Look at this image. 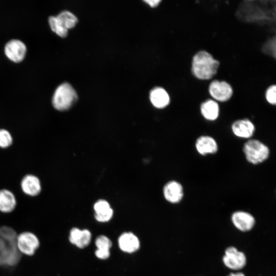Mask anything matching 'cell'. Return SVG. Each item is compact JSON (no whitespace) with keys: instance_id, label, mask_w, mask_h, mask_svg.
<instances>
[{"instance_id":"obj_5","label":"cell","mask_w":276,"mask_h":276,"mask_svg":"<svg viewBox=\"0 0 276 276\" xmlns=\"http://www.w3.org/2000/svg\"><path fill=\"white\" fill-rule=\"evenodd\" d=\"M208 92L213 100L222 103L231 99L234 90L232 85L227 82L214 79L209 84Z\"/></svg>"},{"instance_id":"obj_11","label":"cell","mask_w":276,"mask_h":276,"mask_svg":"<svg viewBox=\"0 0 276 276\" xmlns=\"http://www.w3.org/2000/svg\"><path fill=\"white\" fill-rule=\"evenodd\" d=\"M232 220L234 225L239 230L243 232L250 230L255 225V220L249 213L243 211H237L232 216Z\"/></svg>"},{"instance_id":"obj_6","label":"cell","mask_w":276,"mask_h":276,"mask_svg":"<svg viewBox=\"0 0 276 276\" xmlns=\"http://www.w3.org/2000/svg\"><path fill=\"white\" fill-rule=\"evenodd\" d=\"M4 52L6 56L14 62H19L25 58L27 53L26 44L21 40L13 39L8 41L5 45Z\"/></svg>"},{"instance_id":"obj_20","label":"cell","mask_w":276,"mask_h":276,"mask_svg":"<svg viewBox=\"0 0 276 276\" xmlns=\"http://www.w3.org/2000/svg\"><path fill=\"white\" fill-rule=\"evenodd\" d=\"M56 16L61 25L67 30L74 27L78 21L77 17L68 11H62Z\"/></svg>"},{"instance_id":"obj_18","label":"cell","mask_w":276,"mask_h":276,"mask_svg":"<svg viewBox=\"0 0 276 276\" xmlns=\"http://www.w3.org/2000/svg\"><path fill=\"white\" fill-rule=\"evenodd\" d=\"M150 101L154 106L163 108L168 106L170 101V96L167 91L162 87H156L150 94Z\"/></svg>"},{"instance_id":"obj_16","label":"cell","mask_w":276,"mask_h":276,"mask_svg":"<svg viewBox=\"0 0 276 276\" xmlns=\"http://www.w3.org/2000/svg\"><path fill=\"white\" fill-rule=\"evenodd\" d=\"M21 187L25 193L32 196L37 195L41 190L39 179L33 175L25 176L21 180Z\"/></svg>"},{"instance_id":"obj_17","label":"cell","mask_w":276,"mask_h":276,"mask_svg":"<svg viewBox=\"0 0 276 276\" xmlns=\"http://www.w3.org/2000/svg\"><path fill=\"white\" fill-rule=\"evenodd\" d=\"M95 211V218L99 222H104L109 221L113 215V210L107 201L99 200L94 206Z\"/></svg>"},{"instance_id":"obj_3","label":"cell","mask_w":276,"mask_h":276,"mask_svg":"<svg viewBox=\"0 0 276 276\" xmlns=\"http://www.w3.org/2000/svg\"><path fill=\"white\" fill-rule=\"evenodd\" d=\"M243 151L246 160L257 165L263 163L269 157L270 151L263 143L256 139L248 140L243 145Z\"/></svg>"},{"instance_id":"obj_12","label":"cell","mask_w":276,"mask_h":276,"mask_svg":"<svg viewBox=\"0 0 276 276\" xmlns=\"http://www.w3.org/2000/svg\"><path fill=\"white\" fill-rule=\"evenodd\" d=\"M218 147L216 140L208 135L200 136L195 142L196 149L202 155L215 153L218 150Z\"/></svg>"},{"instance_id":"obj_2","label":"cell","mask_w":276,"mask_h":276,"mask_svg":"<svg viewBox=\"0 0 276 276\" xmlns=\"http://www.w3.org/2000/svg\"><path fill=\"white\" fill-rule=\"evenodd\" d=\"M78 99L77 93L68 83L59 85L55 89L52 99L53 107L57 110L64 111L70 108Z\"/></svg>"},{"instance_id":"obj_7","label":"cell","mask_w":276,"mask_h":276,"mask_svg":"<svg viewBox=\"0 0 276 276\" xmlns=\"http://www.w3.org/2000/svg\"><path fill=\"white\" fill-rule=\"evenodd\" d=\"M223 261L228 268L233 270H239L244 267L246 259L242 252L238 251L235 247L231 246L225 250Z\"/></svg>"},{"instance_id":"obj_4","label":"cell","mask_w":276,"mask_h":276,"mask_svg":"<svg viewBox=\"0 0 276 276\" xmlns=\"http://www.w3.org/2000/svg\"><path fill=\"white\" fill-rule=\"evenodd\" d=\"M39 245V239L32 232H24L17 236L16 246L20 254L28 256H33Z\"/></svg>"},{"instance_id":"obj_27","label":"cell","mask_w":276,"mask_h":276,"mask_svg":"<svg viewBox=\"0 0 276 276\" xmlns=\"http://www.w3.org/2000/svg\"><path fill=\"white\" fill-rule=\"evenodd\" d=\"M146 3L149 4L151 7H155L157 6L160 2V0H148L145 1Z\"/></svg>"},{"instance_id":"obj_9","label":"cell","mask_w":276,"mask_h":276,"mask_svg":"<svg viewBox=\"0 0 276 276\" xmlns=\"http://www.w3.org/2000/svg\"><path fill=\"white\" fill-rule=\"evenodd\" d=\"M20 253L16 242H7L5 249L0 252V265L13 266L16 264L20 258Z\"/></svg>"},{"instance_id":"obj_22","label":"cell","mask_w":276,"mask_h":276,"mask_svg":"<svg viewBox=\"0 0 276 276\" xmlns=\"http://www.w3.org/2000/svg\"><path fill=\"white\" fill-rule=\"evenodd\" d=\"M17 235L12 228L8 226L0 227V237L7 242H15Z\"/></svg>"},{"instance_id":"obj_21","label":"cell","mask_w":276,"mask_h":276,"mask_svg":"<svg viewBox=\"0 0 276 276\" xmlns=\"http://www.w3.org/2000/svg\"><path fill=\"white\" fill-rule=\"evenodd\" d=\"M51 30L61 37H65L68 33V30L64 28L57 19L56 16H50L48 19Z\"/></svg>"},{"instance_id":"obj_13","label":"cell","mask_w":276,"mask_h":276,"mask_svg":"<svg viewBox=\"0 0 276 276\" xmlns=\"http://www.w3.org/2000/svg\"><path fill=\"white\" fill-rule=\"evenodd\" d=\"M91 236V233L88 230H80L74 227L71 229L68 239L72 244L79 248H83L89 244Z\"/></svg>"},{"instance_id":"obj_23","label":"cell","mask_w":276,"mask_h":276,"mask_svg":"<svg viewBox=\"0 0 276 276\" xmlns=\"http://www.w3.org/2000/svg\"><path fill=\"white\" fill-rule=\"evenodd\" d=\"M265 98L270 105L276 104V85L275 84L269 85L265 91Z\"/></svg>"},{"instance_id":"obj_26","label":"cell","mask_w":276,"mask_h":276,"mask_svg":"<svg viewBox=\"0 0 276 276\" xmlns=\"http://www.w3.org/2000/svg\"><path fill=\"white\" fill-rule=\"evenodd\" d=\"M96 257L100 259H107L110 255L109 250L108 249H98L95 252Z\"/></svg>"},{"instance_id":"obj_14","label":"cell","mask_w":276,"mask_h":276,"mask_svg":"<svg viewBox=\"0 0 276 276\" xmlns=\"http://www.w3.org/2000/svg\"><path fill=\"white\" fill-rule=\"evenodd\" d=\"M118 243L120 249L128 253L136 251L140 247L137 237L131 233L122 234L119 238Z\"/></svg>"},{"instance_id":"obj_25","label":"cell","mask_w":276,"mask_h":276,"mask_svg":"<svg viewBox=\"0 0 276 276\" xmlns=\"http://www.w3.org/2000/svg\"><path fill=\"white\" fill-rule=\"evenodd\" d=\"M95 243L98 249L109 250L112 245L111 242L109 238L103 235L99 236L96 239Z\"/></svg>"},{"instance_id":"obj_19","label":"cell","mask_w":276,"mask_h":276,"mask_svg":"<svg viewBox=\"0 0 276 276\" xmlns=\"http://www.w3.org/2000/svg\"><path fill=\"white\" fill-rule=\"evenodd\" d=\"M16 201L13 194L10 191L3 189L0 191V211L10 213L15 208Z\"/></svg>"},{"instance_id":"obj_24","label":"cell","mask_w":276,"mask_h":276,"mask_svg":"<svg viewBox=\"0 0 276 276\" xmlns=\"http://www.w3.org/2000/svg\"><path fill=\"white\" fill-rule=\"evenodd\" d=\"M12 143V137L10 132L3 129H0V147L6 148Z\"/></svg>"},{"instance_id":"obj_15","label":"cell","mask_w":276,"mask_h":276,"mask_svg":"<svg viewBox=\"0 0 276 276\" xmlns=\"http://www.w3.org/2000/svg\"><path fill=\"white\" fill-rule=\"evenodd\" d=\"M200 111L202 117L206 120L215 121L219 116V105L216 101L209 99L201 103Z\"/></svg>"},{"instance_id":"obj_8","label":"cell","mask_w":276,"mask_h":276,"mask_svg":"<svg viewBox=\"0 0 276 276\" xmlns=\"http://www.w3.org/2000/svg\"><path fill=\"white\" fill-rule=\"evenodd\" d=\"M232 130L234 135L238 137L249 139L252 136L255 131V126L247 119H239L232 124Z\"/></svg>"},{"instance_id":"obj_29","label":"cell","mask_w":276,"mask_h":276,"mask_svg":"<svg viewBox=\"0 0 276 276\" xmlns=\"http://www.w3.org/2000/svg\"><path fill=\"white\" fill-rule=\"evenodd\" d=\"M228 276H245V275L242 272L238 273H232Z\"/></svg>"},{"instance_id":"obj_28","label":"cell","mask_w":276,"mask_h":276,"mask_svg":"<svg viewBox=\"0 0 276 276\" xmlns=\"http://www.w3.org/2000/svg\"><path fill=\"white\" fill-rule=\"evenodd\" d=\"M7 245V242L0 237V252L3 250Z\"/></svg>"},{"instance_id":"obj_1","label":"cell","mask_w":276,"mask_h":276,"mask_svg":"<svg viewBox=\"0 0 276 276\" xmlns=\"http://www.w3.org/2000/svg\"><path fill=\"white\" fill-rule=\"evenodd\" d=\"M220 61L206 50H199L192 57V75L197 79L209 81L218 73Z\"/></svg>"},{"instance_id":"obj_10","label":"cell","mask_w":276,"mask_h":276,"mask_svg":"<svg viewBox=\"0 0 276 276\" xmlns=\"http://www.w3.org/2000/svg\"><path fill=\"white\" fill-rule=\"evenodd\" d=\"M165 199L172 203L179 202L183 196L182 185L178 181L172 180L167 183L163 189Z\"/></svg>"}]
</instances>
